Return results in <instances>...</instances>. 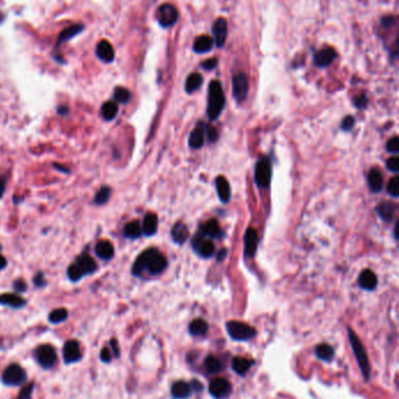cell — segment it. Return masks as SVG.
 Instances as JSON below:
<instances>
[{
    "instance_id": "obj_1",
    "label": "cell",
    "mask_w": 399,
    "mask_h": 399,
    "mask_svg": "<svg viewBox=\"0 0 399 399\" xmlns=\"http://www.w3.org/2000/svg\"><path fill=\"white\" fill-rule=\"evenodd\" d=\"M167 259L165 256L156 250V249H148L142 252L137 258L132 267V273L134 275H140L142 271L147 270L151 274H160L166 270Z\"/></svg>"
},
{
    "instance_id": "obj_2",
    "label": "cell",
    "mask_w": 399,
    "mask_h": 399,
    "mask_svg": "<svg viewBox=\"0 0 399 399\" xmlns=\"http://www.w3.org/2000/svg\"><path fill=\"white\" fill-rule=\"evenodd\" d=\"M224 105H226V97H224V91L221 82L213 81L209 84V90H208L207 115L209 119L215 121L220 117Z\"/></svg>"
},
{
    "instance_id": "obj_3",
    "label": "cell",
    "mask_w": 399,
    "mask_h": 399,
    "mask_svg": "<svg viewBox=\"0 0 399 399\" xmlns=\"http://www.w3.org/2000/svg\"><path fill=\"white\" fill-rule=\"evenodd\" d=\"M348 336H349L351 348H353L354 355L355 357H356V361L357 363H359L361 371H362V375L366 377V380H369L371 368L369 359H368L366 348H364L362 341L360 340V337L357 336V334L351 328H348Z\"/></svg>"
},
{
    "instance_id": "obj_4",
    "label": "cell",
    "mask_w": 399,
    "mask_h": 399,
    "mask_svg": "<svg viewBox=\"0 0 399 399\" xmlns=\"http://www.w3.org/2000/svg\"><path fill=\"white\" fill-rule=\"evenodd\" d=\"M226 326L228 334L235 341H250L256 336V329L248 323L229 321Z\"/></svg>"
},
{
    "instance_id": "obj_5",
    "label": "cell",
    "mask_w": 399,
    "mask_h": 399,
    "mask_svg": "<svg viewBox=\"0 0 399 399\" xmlns=\"http://www.w3.org/2000/svg\"><path fill=\"white\" fill-rule=\"evenodd\" d=\"M179 19V12L172 4H162L156 12V20L162 28H169L175 25Z\"/></svg>"
},
{
    "instance_id": "obj_6",
    "label": "cell",
    "mask_w": 399,
    "mask_h": 399,
    "mask_svg": "<svg viewBox=\"0 0 399 399\" xmlns=\"http://www.w3.org/2000/svg\"><path fill=\"white\" fill-rule=\"evenodd\" d=\"M271 163L270 160L267 158H262L258 160L257 165H256V172H255V180L256 183L261 187V188H265L270 185L271 182Z\"/></svg>"
},
{
    "instance_id": "obj_7",
    "label": "cell",
    "mask_w": 399,
    "mask_h": 399,
    "mask_svg": "<svg viewBox=\"0 0 399 399\" xmlns=\"http://www.w3.org/2000/svg\"><path fill=\"white\" fill-rule=\"evenodd\" d=\"M249 93V78L247 74L237 73L233 77V95L238 103L247 100Z\"/></svg>"
},
{
    "instance_id": "obj_8",
    "label": "cell",
    "mask_w": 399,
    "mask_h": 399,
    "mask_svg": "<svg viewBox=\"0 0 399 399\" xmlns=\"http://www.w3.org/2000/svg\"><path fill=\"white\" fill-rule=\"evenodd\" d=\"M27 380L25 370L19 364H11L6 368L2 374V382L7 385H20Z\"/></svg>"
},
{
    "instance_id": "obj_9",
    "label": "cell",
    "mask_w": 399,
    "mask_h": 399,
    "mask_svg": "<svg viewBox=\"0 0 399 399\" xmlns=\"http://www.w3.org/2000/svg\"><path fill=\"white\" fill-rule=\"evenodd\" d=\"M233 387L226 378H215L210 382L209 392L215 399H226L230 396Z\"/></svg>"
},
{
    "instance_id": "obj_10",
    "label": "cell",
    "mask_w": 399,
    "mask_h": 399,
    "mask_svg": "<svg viewBox=\"0 0 399 399\" xmlns=\"http://www.w3.org/2000/svg\"><path fill=\"white\" fill-rule=\"evenodd\" d=\"M36 360L41 367L52 368L56 363V351L49 344H42L35 351Z\"/></svg>"
},
{
    "instance_id": "obj_11",
    "label": "cell",
    "mask_w": 399,
    "mask_h": 399,
    "mask_svg": "<svg viewBox=\"0 0 399 399\" xmlns=\"http://www.w3.org/2000/svg\"><path fill=\"white\" fill-rule=\"evenodd\" d=\"M213 35L214 42L217 48H222L226 44L227 35H228V23L226 19L218 18L213 25Z\"/></svg>"
},
{
    "instance_id": "obj_12",
    "label": "cell",
    "mask_w": 399,
    "mask_h": 399,
    "mask_svg": "<svg viewBox=\"0 0 399 399\" xmlns=\"http://www.w3.org/2000/svg\"><path fill=\"white\" fill-rule=\"evenodd\" d=\"M336 56L337 54L335 49L332 48V47H326V48H322L315 54L313 61H314V64L316 67L326 68L329 67L335 61Z\"/></svg>"
},
{
    "instance_id": "obj_13",
    "label": "cell",
    "mask_w": 399,
    "mask_h": 399,
    "mask_svg": "<svg viewBox=\"0 0 399 399\" xmlns=\"http://www.w3.org/2000/svg\"><path fill=\"white\" fill-rule=\"evenodd\" d=\"M63 357L67 363H75L82 359L80 343L75 340H70L63 347Z\"/></svg>"
},
{
    "instance_id": "obj_14",
    "label": "cell",
    "mask_w": 399,
    "mask_h": 399,
    "mask_svg": "<svg viewBox=\"0 0 399 399\" xmlns=\"http://www.w3.org/2000/svg\"><path fill=\"white\" fill-rule=\"evenodd\" d=\"M193 247L200 256L204 258H209L214 255L215 247L210 240H207L203 236H196L193 241Z\"/></svg>"
},
{
    "instance_id": "obj_15",
    "label": "cell",
    "mask_w": 399,
    "mask_h": 399,
    "mask_svg": "<svg viewBox=\"0 0 399 399\" xmlns=\"http://www.w3.org/2000/svg\"><path fill=\"white\" fill-rule=\"evenodd\" d=\"M96 55L105 63H111L115 60V50L111 43L107 40L101 41L96 47Z\"/></svg>"
},
{
    "instance_id": "obj_16",
    "label": "cell",
    "mask_w": 399,
    "mask_h": 399,
    "mask_svg": "<svg viewBox=\"0 0 399 399\" xmlns=\"http://www.w3.org/2000/svg\"><path fill=\"white\" fill-rule=\"evenodd\" d=\"M257 245H258V237H257V231L252 228H249L245 233L244 236V252L248 257H252L257 251Z\"/></svg>"
},
{
    "instance_id": "obj_17",
    "label": "cell",
    "mask_w": 399,
    "mask_h": 399,
    "mask_svg": "<svg viewBox=\"0 0 399 399\" xmlns=\"http://www.w3.org/2000/svg\"><path fill=\"white\" fill-rule=\"evenodd\" d=\"M170 392H172V396L175 399H187L192 396L193 388L192 385L186 383V382L177 381L172 385Z\"/></svg>"
},
{
    "instance_id": "obj_18",
    "label": "cell",
    "mask_w": 399,
    "mask_h": 399,
    "mask_svg": "<svg viewBox=\"0 0 399 399\" xmlns=\"http://www.w3.org/2000/svg\"><path fill=\"white\" fill-rule=\"evenodd\" d=\"M377 275L375 274V272L369 270V268L361 272L359 277V284L362 288L367 289V291H373V289L377 287Z\"/></svg>"
},
{
    "instance_id": "obj_19",
    "label": "cell",
    "mask_w": 399,
    "mask_h": 399,
    "mask_svg": "<svg viewBox=\"0 0 399 399\" xmlns=\"http://www.w3.org/2000/svg\"><path fill=\"white\" fill-rule=\"evenodd\" d=\"M75 264L78 266V268H80V271L83 273V275L91 274L97 270L96 262H95L89 255H82L81 257L77 258Z\"/></svg>"
},
{
    "instance_id": "obj_20",
    "label": "cell",
    "mask_w": 399,
    "mask_h": 399,
    "mask_svg": "<svg viewBox=\"0 0 399 399\" xmlns=\"http://www.w3.org/2000/svg\"><path fill=\"white\" fill-rule=\"evenodd\" d=\"M252 364H254V361L245 359V357H234L233 362H231V367H233V370L240 376H245L249 373V370L251 369Z\"/></svg>"
},
{
    "instance_id": "obj_21",
    "label": "cell",
    "mask_w": 399,
    "mask_h": 399,
    "mask_svg": "<svg viewBox=\"0 0 399 399\" xmlns=\"http://www.w3.org/2000/svg\"><path fill=\"white\" fill-rule=\"evenodd\" d=\"M216 189H217V194H218V196H220L222 202L223 203L229 202L230 197H231V190H230L229 182L227 181L226 177L224 176L216 177Z\"/></svg>"
},
{
    "instance_id": "obj_22",
    "label": "cell",
    "mask_w": 399,
    "mask_h": 399,
    "mask_svg": "<svg viewBox=\"0 0 399 399\" xmlns=\"http://www.w3.org/2000/svg\"><path fill=\"white\" fill-rule=\"evenodd\" d=\"M214 39H211L210 36L208 35H201L199 37H196L195 42H194L193 49L194 52L197 54H204L210 52L214 47Z\"/></svg>"
},
{
    "instance_id": "obj_23",
    "label": "cell",
    "mask_w": 399,
    "mask_h": 399,
    "mask_svg": "<svg viewBox=\"0 0 399 399\" xmlns=\"http://www.w3.org/2000/svg\"><path fill=\"white\" fill-rule=\"evenodd\" d=\"M83 30H84V25H82V23H78V25L70 26V27H68V28L63 29L62 32L60 33L59 39H57L56 46L59 47L61 43L67 42V41L71 40V39H73V37L78 35V34H80L81 32H83Z\"/></svg>"
},
{
    "instance_id": "obj_24",
    "label": "cell",
    "mask_w": 399,
    "mask_h": 399,
    "mask_svg": "<svg viewBox=\"0 0 399 399\" xmlns=\"http://www.w3.org/2000/svg\"><path fill=\"white\" fill-rule=\"evenodd\" d=\"M204 138H206V130H204L203 126L199 125L190 133L189 146L194 149L201 148L204 144Z\"/></svg>"
},
{
    "instance_id": "obj_25",
    "label": "cell",
    "mask_w": 399,
    "mask_h": 399,
    "mask_svg": "<svg viewBox=\"0 0 399 399\" xmlns=\"http://www.w3.org/2000/svg\"><path fill=\"white\" fill-rule=\"evenodd\" d=\"M368 186L371 192L380 193L383 187V175L378 169H371L368 175Z\"/></svg>"
},
{
    "instance_id": "obj_26",
    "label": "cell",
    "mask_w": 399,
    "mask_h": 399,
    "mask_svg": "<svg viewBox=\"0 0 399 399\" xmlns=\"http://www.w3.org/2000/svg\"><path fill=\"white\" fill-rule=\"evenodd\" d=\"M0 303L4 306L12 307V308H20V307L26 305V300L18 294L5 293V294L0 295Z\"/></svg>"
},
{
    "instance_id": "obj_27",
    "label": "cell",
    "mask_w": 399,
    "mask_h": 399,
    "mask_svg": "<svg viewBox=\"0 0 399 399\" xmlns=\"http://www.w3.org/2000/svg\"><path fill=\"white\" fill-rule=\"evenodd\" d=\"M172 238L173 241L177 244H183L188 238V229H187L186 224L182 223V222H177L172 228Z\"/></svg>"
},
{
    "instance_id": "obj_28",
    "label": "cell",
    "mask_w": 399,
    "mask_h": 399,
    "mask_svg": "<svg viewBox=\"0 0 399 399\" xmlns=\"http://www.w3.org/2000/svg\"><path fill=\"white\" fill-rule=\"evenodd\" d=\"M158 230V216L155 214L149 213L145 216L142 223V231L146 236H152Z\"/></svg>"
},
{
    "instance_id": "obj_29",
    "label": "cell",
    "mask_w": 399,
    "mask_h": 399,
    "mask_svg": "<svg viewBox=\"0 0 399 399\" xmlns=\"http://www.w3.org/2000/svg\"><path fill=\"white\" fill-rule=\"evenodd\" d=\"M96 254L100 258L105 259H111L115 255V249L114 245H112L109 241H101L98 242L96 245Z\"/></svg>"
},
{
    "instance_id": "obj_30",
    "label": "cell",
    "mask_w": 399,
    "mask_h": 399,
    "mask_svg": "<svg viewBox=\"0 0 399 399\" xmlns=\"http://www.w3.org/2000/svg\"><path fill=\"white\" fill-rule=\"evenodd\" d=\"M377 214L384 221H391L396 213V206L392 202H382L376 208Z\"/></svg>"
},
{
    "instance_id": "obj_31",
    "label": "cell",
    "mask_w": 399,
    "mask_h": 399,
    "mask_svg": "<svg viewBox=\"0 0 399 399\" xmlns=\"http://www.w3.org/2000/svg\"><path fill=\"white\" fill-rule=\"evenodd\" d=\"M202 83H203L202 75L199 74V73L190 74L189 76L187 77V80H186V84H185L186 91L188 94L195 93L197 89H200V87L202 85Z\"/></svg>"
},
{
    "instance_id": "obj_32",
    "label": "cell",
    "mask_w": 399,
    "mask_h": 399,
    "mask_svg": "<svg viewBox=\"0 0 399 399\" xmlns=\"http://www.w3.org/2000/svg\"><path fill=\"white\" fill-rule=\"evenodd\" d=\"M204 368L209 374H218L223 370V363L221 362L218 357L209 355L204 360Z\"/></svg>"
},
{
    "instance_id": "obj_33",
    "label": "cell",
    "mask_w": 399,
    "mask_h": 399,
    "mask_svg": "<svg viewBox=\"0 0 399 399\" xmlns=\"http://www.w3.org/2000/svg\"><path fill=\"white\" fill-rule=\"evenodd\" d=\"M315 355L318 359L326 361V362H330L334 359V349L327 343H321L315 348Z\"/></svg>"
},
{
    "instance_id": "obj_34",
    "label": "cell",
    "mask_w": 399,
    "mask_h": 399,
    "mask_svg": "<svg viewBox=\"0 0 399 399\" xmlns=\"http://www.w3.org/2000/svg\"><path fill=\"white\" fill-rule=\"evenodd\" d=\"M208 332V323L203 319H195L189 325V333L193 336H203Z\"/></svg>"
},
{
    "instance_id": "obj_35",
    "label": "cell",
    "mask_w": 399,
    "mask_h": 399,
    "mask_svg": "<svg viewBox=\"0 0 399 399\" xmlns=\"http://www.w3.org/2000/svg\"><path fill=\"white\" fill-rule=\"evenodd\" d=\"M220 226H218L216 220H209L202 226V234L206 237H218L220 236Z\"/></svg>"
},
{
    "instance_id": "obj_36",
    "label": "cell",
    "mask_w": 399,
    "mask_h": 399,
    "mask_svg": "<svg viewBox=\"0 0 399 399\" xmlns=\"http://www.w3.org/2000/svg\"><path fill=\"white\" fill-rule=\"evenodd\" d=\"M101 114L105 121H112V119H115L118 114L117 103H115V102H107V103H104L103 107H102Z\"/></svg>"
},
{
    "instance_id": "obj_37",
    "label": "cell",
    "mask_w": 399,
    "mask_h": 399,
    "mask_svg": "<svg viewBox=\"0 0 399 399\" xmlns=\"http://www.w3.org/2000/svg\"><path fill=\"white\" fill-rule=\"evenodd\" d=\"M142 233V229L139 224L138 221H133L131 223L126 224L124 234L128 238H138L140 237V235Z\"/></svg>"
},
{
    "instance_id": "obj_38",
    "label": "cell",
    "mask_w": 399,
    "mask_h": 399,
    "mask_svg": "<svg viewBox=\"0 0 399 399\" xmlns=\"http://www.w3.org/2000/svg\"><path fill=\"white\" fill-rule=\"evenodd\" d=\"M114 97L116 102H118V103H128L130 101V98H131V93L128 90V89L123 88V87H118L115 89V93H114Z\"/></svg>"
},
{
    "instance_id": "obj_39",
    "label": "cell",
    "mask_w": 399,
    "mask_h": 399,
    "mask_svg": "<svg viewBox=\"0 0 399 399\" xmlns=\"http://www.w3.org/2000/svg\"><path fill=\"white\" fill-rule=\"evenodd\" d=\"M68 318V310L64 308H57L49 314V321L52 323H61L66 321Z\"/></svg>"
},
{
    "instance_id": "obj_40",
    "label": "cell",
    "mask_w": 399,
    "mask_h": 399,
    "mask_svg": "<svg viewBox=\"0 0 399 399\" xmlns=\"http://www.w3.org/2000/svg\"><path fill=\"white\" fill-rule=\"evenodd\" d=\"M111 195V189L109 187H103V188L100 189V192L96 194L95 196V203L96 204H104L108 202V200L110 199Z\"/></svg>"
},
{
    "instance_id": "obj_41",
    "label": "cell",
    "mask_w": 399,
    "mask_h": 399,
    "mask_svg": "<svg viewBox=\"0 0 399 399\" xmlns=\"http://www.w3.org/2000/svg\"><path fill=\"white\" fill-rule=\"evenodd\" d=\"M68 277L71 281H78L80 279L83 277V273L80 271V268H78V266L75 264H71L69 266V268H68Z\"/></svg>"
},
{
    "instance_id": "obj_42",
    "label": "cell",
    "mask_w": 399,
    "mask_h": 399,
    "mask_svg": "<svg viewBox=\"0 0 399 399\" xmlns=\"http://www.w3.org/2000/svg\"><path fill=\"white\" fill-rule=\"evenodd\" d=\"M388 192L390 195L399 197V175L392 177L388 185Z\"/></svg>"
},
{
    "instance_id": "obj_43",
    "label": "cell",
    "mask_w": 399,
    "mask_h": 399,
    "mask_svg": "<svg viewBox=\"0 0 399 399\" xmlns=\"http://www.w3.org/2000/svg\"><path fill=\"white\" fill-rule=\"evenodd\" d=\"M387 167L391 172L399 173V156H392V158L388 159Z\"/></svg>"
},
{
    "instance_id": "obj_44",
    "label": "cell",
    "mask_w": 399,
    "mask_h": 399,
    "mask_svg": "<svg viewBox=\"0 0 399 399\" xmlns=\"http://www.w3.org/2000/svg\"><path fill=\"white\" fill-rule=\"evenodd\" d=\"M387 149L390 153H399V137H394L388 141Z\"/></svg>"
},
{
    "instance_id": "obj_45",
    "label": "cell",
    "mask_w": 399,
    "mask_h": 399,
    "mask_svg": "<svg viewBox=\"0 0 399 399\" xmlns=\"http://www.w3.org/2000/svg\"><path fill=\"white\" fill-rule=\"evenodd\" d=\"M354 125H355V118L353 116H347V117L343 118L342 124H341V129L344 130V131H350V130L354 128Z\"/></svg>"
},
{
    "instance_id": "obj_46",
    "label": "cell",
    "mask_w": 399,
    "mask_h": 399,
    "mask_svg": "<svg viewBox=\"0 0 399 399\" xmlns=\"http://www.w3.org/2000/svg\"><path fill=\"white\" fill-rule=\"evenodd\" d=\"M33 389L34 384L30 383L28 385H26V387L21 390V392H20V395L16 399H30V396L33 394Z\"/></svg>"
},
{
    "instance_id": "obj_47",
    "label": "cell",
    "mask_w": 399,
    "mask_h": 399,
    "mask_svg": "<svg viewBox=\"0 0 399 399\" xmlns=\"http://www.w3.org/2000/svg\"><path fill=\"white\" fill-rule=\"evenodd\" d=\"M355 105H356L357 109H366L368 107V103H369V101H368V98L366 95H360L359 97L355 98L354 101Z\"/></svg>"
},
{
    "instance_id": "obj_48",
    "label": "cell",
    "mask_w": 399,
    "mask_h": 399,
    "mask_svg": "<svg viewBox=\"0 0 399 399\" xmlns=\"http://www.w3.org/2000/svg\"><path fill=\"white\" fill-rule=\"evenodd\" d=\"M216 66H217V59H215V57H213V59H208L201 63V67H202L204 70H213L216 68Z\"/></svg>"
},
{
    "instance_id": "obj_49",
    "label": "cell",
    "mask_w": 399,
    "mask_h": 399,
    "mask_svg": "<svg viewBox=\"0 0 399 399\" xmlns=\"http://www.w3.org/2000/svg\"><path fill=\"white\" fill-rule=\"evenodd\" d=\"M206 133L208 134V139H209L210 141H216V139L218 138V133L216 131V129L213 128V126H208Z\"/></svg>"
},
{
    "instance_id": "obj_50",
    "label": "cell",
    "mask_w": 399,
    "mask_h": 399,
    "mask_svg": "<svg viewBox=\"0 0 399 399\" xmlns=\"http://www.w3.org/2000/svg\"><path fill=\"white\" fill-rule=\"evenodd\" d=\"M101 360L103 361V362H105V363H109L112 360V355H111L110 350H109L108 348H104V349H102V351H101Z\"/></svg>"
},
{
    "instance_id": "obj_51",
    "label": "cell",
    "mask_w": 399,
    "mask_h": 399,
    "mask_svg": "<svg viewBox=\"0 0 399 399\" xmlns=\"http://www.w3.org/2000/svg\"><path fill=\"white\" fill-rule=\"evenodd\" d=\"M14 289L18 293L25 292L26 291V284L23 282V280H15L14 281Z\"/></svg>"
},
{
    "instance_id": "obj_52",
    "label": "cell",
    "mask_w": 399,
    "mask_h": 399,
    "mask_svg": "<svg viewBox=\"0 0 399 399\" xmlns=\"http://www.w3.org/2000/svg\"><path fill=\"white\" fill-rule=\"evenodd\" d=\"M34 284H35V286H37V287H41V286H43L44 284H46V280H44V277L42 273H39L35 275V278H34Z\"/></svg>"
},
{
    "instance_id": "obj_53",
    "label": "cell",
    "mask_w": 399,
    "mask_h": 399,
    "mask_svg": "<svg viewBox=\"0 0 399 399\" xmlns=\"http://www.w3.org/2000/svg\"><path fill=\"white\" fill-rule=\"evenodd\" d=\"M6 189V177L1 176L0 177V199H1L2 195H4Z\"/></svg>"
},
{
    "instance_id": "obj_54",
    "label": "cell",
    "mask_w": 399,
    "mask_h": 399,
    "mask_svg": "<svg viewBox=\"0 0 399 399\" xmlns=\"http://www.w3.org/2000/svg\"><path fill=\"white\" fill-rule=\"evenodd\" d=\"M111 347H112V349H114V355L115 356H119V348H118V343H117V341H116L115 339H112L111 340Z\"/></svg>"
},
{
    "instance_id": "obj_55",
    "label": "cell",
    "mask_w": 399,
    "mask_h": 399,
    "mask_svg": "<svg viewBox=\"0 0 399 399\" xmlns=\"http://www.w3.org/2000/svg\"><path fill=\"white\" fill-rule=\"evenodd\" d=\"M192 388H193V391H200V390H202V384L200 383V382H197V381H193V383H192Z\"/></svg>"
},
{
    "instance_id": "obj_56",
    "label": "cell",
    "mask_w": 399,
    "mask_h": 399,
    "mask_svg": "<svg viewBox=\"0 0 399 399\" xmlns=\"http://www.w3.org/2000/svg\"><path fill=\"white\" fill-rule=\"evenodd\" d=\"M6 265H7V261H6V258L4 257V256L0 255V271L4 270V268L6 267Z\"/></svg>"
},
{
    "instance_id": "obj_57",
    "label": "cell",
    "mask_w": 399,
    "mask_h": 399,
    "mask_svg": "<svg viewBox=\"0 0 399 399\" xmlns=\"http://www.w3.org/2000/svg\"><path fill=\"white\" fill-rule=\"evenodd\" d=\"M394 234H395V237L397 238V240L399 241V221L397 222V224H396V227H395V231H394Z\"/></svg>"
},
{
    "instance_id": "obj_58",
    "label": "cell",
    "mask_w": 399,
    "mask_h": 399,
    "mask_svg": "<svg viewBox=\"0 0 399 399\" xmlns=\"http://www.w3.org/2000/svg\"><path fill=\"white\" fill-rule=\"evenodd\" d=\"M4 21V14L2 13H0V23Z\"/></svg>"
},
{
    "instance_id": "obj_59",
    "label": "cell",
    "mask_w": 399,
    "mask_h": 399,
    "mask_svg": "<svg viewBox=\"0 0 399 399\" xmlns=\"http://www.w3.org/2000/svg\"><path fill=\"white\" fill-rule=\"evenodd\" d=\"M397 47L399 48V37H398V40H397Z\"/></svg>"
},
{
    "instance_id": "obj_60",
    "label": "cell",
    "mask_w": 399,
    "mask_h": 399,
    "mask_svg": "<svg viewBox=\"0 0 399 399\" xmlns=\"http://www.w3.org/2000/svg\"><path fill=\"white\" fill-rule=\"evenodd\" d=\"M0 250H1V247H0Z\"/></svg>"
}]
</instances>
